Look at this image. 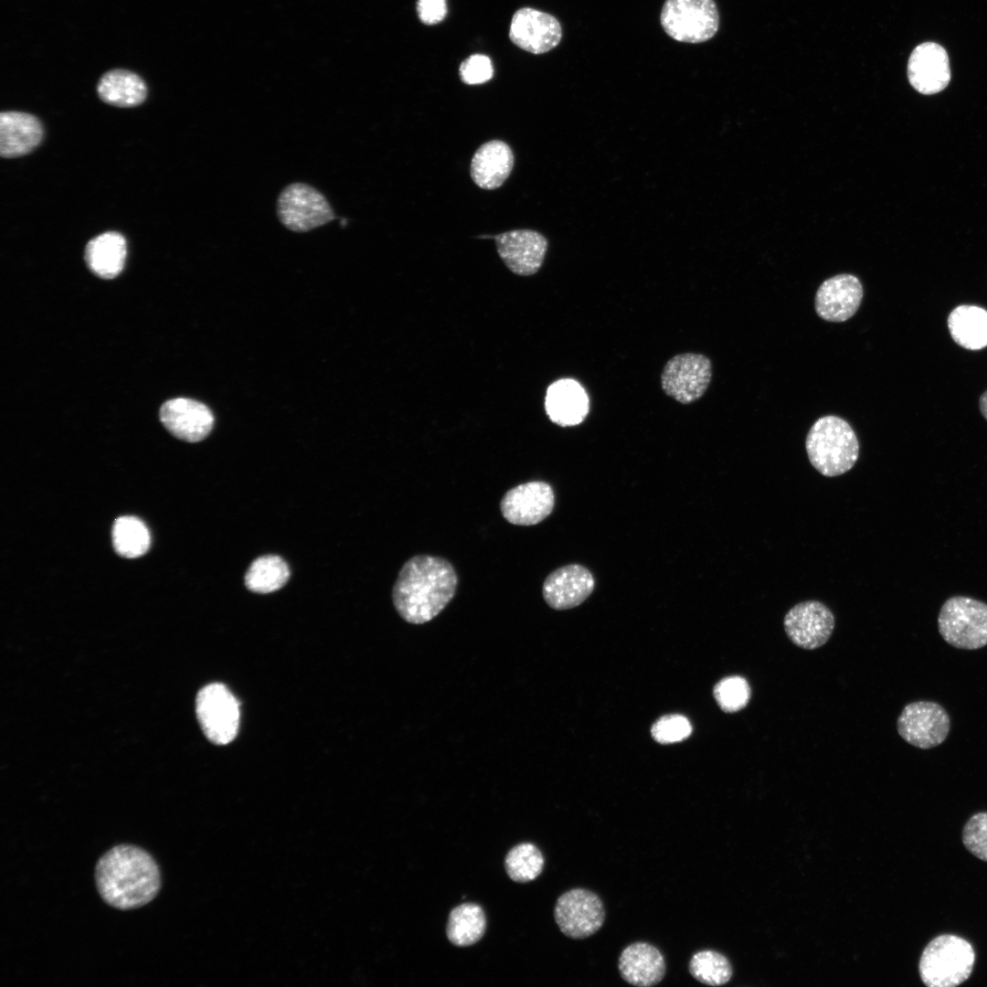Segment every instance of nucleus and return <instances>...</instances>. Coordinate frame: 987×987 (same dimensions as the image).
<instances>
[{
    "label": "nucleus",
    "instance_id": "1",
    "mask_svg": "<svg viewBox=\"0 0 987 987\" xmlns=\"http://www.w3.org/2000/svg\"><path fill=\"white\" fill-rule=\"evenodd\" d=\"M458 576L450 561L417 555L400 568L392 589L394 607L409 623L422 624L434 619L455 595Z\"/></svg>",
    "mask_w": 987,
    "mask_h": 987
},
{
    "label": "nucleus",
    "instance_id": "2",
    "mask_svg": "<svg viewBox=\"0 0 987 987\" xmlns=\"http://www.w3.org/2000/svg\"><path fill=\"white\" fill-rule=\"evenodd\" d=\"M95 882L101 898L121 910L141 907L151 902L161 887L159 867L141 847L120 844L97 862Z\"/></svg>",
    "mask_w": 987,
    "mask_h": 987
},
{
    "label": "nucleus",
    "instance_id": "3",
    "mask_svg": "<svg viewBox=\"0 0 987 987\" xmlns=\"http://www.w3.org/2000/svg\"><path fill=\"white\" fill-rule=\"evenodd\" d=\"M811 464L822 475L834 477L853 468L859 456V441L844 419L827 415L811 427L805 441Z\"/></svg>",
    "mask_w": 987,
    "mask_h": 987
},
{
    "label": "nucleus",
    "instance_id": "4",
    "mask_svg": "<svg viewBox=\"0 0 987 987\" xmlns=\"http://www.w3.org/2000/svg\"><path fill=\"white\" fill-rule=\"evenodd\" d=\"M974 961V949L968 940L957 935L942 934L923 950L919 975L928 987H954L968 980Z\"/></svg>",
    "mask_w": 987,
    "mask_h": 987
},
{
    "label": "nucleus",
    "instance_id": "5",
    "mask_svg": "<svg viewBox=\"0 0 987 987\" xmlns=\"http://www.w3.org/2000/svg\"><path fill=\"white\" fill-rule=\"evenodd\" d=\"M939 631L950 645L976 650L987 645V604L954 596L942 605L938 617Z\"/></svg>",
    "mask_w": 987,
    "mask_h": 987
},
{
    "label": "nucleus",
    "instance_id": "6",
    "mask_svg": "<svg viewBox=\"0 0 987 987\" xmlns=\"http://www.w3.org/2000/svg\"><path fill=\"white\" fill-rule=\"evenodd\" d=\"M276 213L287 229L305 233L335 219V214L325 196L304 182L287 185L277 197Z\"/></svg>",
    "mask_w": 987,
    "mask_h": 987
},
{
    "label": "nucleus",
    "instance_id": "7",
    "mask_svg": "<svg viewBox=\"0 0 987 987\" xmlns=\"http://www.w3.org/2000/svg\"><path fill=\"white\" fill-rule=\"evenodd\" d=\"M660 21L673 39L702 43L717 32L719 15L714 0H666Z\"/></svg>",
    "mask_w": 987,
    "mask_h": 987
},
{
    "label": "nucleus",
    "instance_id": "8",
    "mask_svg": "<svg viewBox=\"0 0 987 987\" xmlns=\"http://www.w3.org/2000/svg\"><path fill=\"white\" fill-rule=\"evenodd\" d=\"M196 712L205 736L214 744L225 745L236 738L239 706L224 685L213 683L204 686L196 695Z\"/></svg>",
    "mask_w": 987,
    "mask_h": 987
},
{
    "label": "nucleus",
    "instance_id": "9",
    "mask_svg": "<svg viewBox=\"0 0 987 987\" xmlns=\"http://www.w3.org/2000/svg\"><path fill=\"white\" fill-rule=\"evenodd\" d=\"M600 897L586 888H573L557 900L554 917L560 931L568 938L582 939L592 936L605 921Z\"/></svg>",
    "mask_w": 987,
    "mask_h": 987
},
{
    "label": "nucleus",
    "instance_id": "10",
    "mask_svg": "<svg viewBox=\"0 0 987 987\" xmlns=\"http://www.w3.org/2000/svg\"><path fill=\"white\" fill-rule=\"evenodd\" d=\"M712 377L708 357L685 353L673 356L663 366L661 385L664 393L682 404L698 400L706 391Z\"/></svg>",
    "mask_w": 987,
    "mask_h": 987
},
{
    "label": "nucleus",
    "instance_id": "11",
    "mask_svg": "<svg viewBox=\"0 0 987 987\" xmlns=\"http://www.w3.org/2000/svg\"><path fill=\"white\" fill-rule=\"evenodd\" d=\"M897 728L908 744L929 749L945 741L950 729V718L939 704L933 701H916L905 706Z\"/></svg>",
    "mask_w": 987,
    "mask_h": 987
},
{
    "label": "nucleus",
    "instance_id": "12",
    "mask_svg": "<svg viewBox=\"0 0 987 987\" xmlns=\"http://www.w3.org/2000/svg\"><path fill=\"white\" fill-rule=\"evenodd\" d=\"M832 610L818 600H806L794 605L785 615L783 627L790 641L804 650L824 645L834 629Z\"/></svg>",
    "mask_w": 987,
    "mask_h": 987
},
{
    "label": "nucleus",
    "instance_id": "13",
    "mask_svg": "<svg viewBox=\"0 0 987 987\" xmlns=\"http://www.w3.org/2000/svg\"><path fill=\"white\" fill-rule=\"evenodd\" d=\"M554 504L552 487L546 482L531 481L509 489L500 502V510L513 525H533L547 517Z\"/></svg>",
    "mask_w": 987,
    "mask_h": 987
},
{
    "label": "nucleus",
    "instance_id": "14",
    "mask_svg": "<svg viewBox=\"0 0 987 987\" xmlns=\"http://www.w3.org/2000/svg\"><path fill=\"white\" fill-rule=\"evenodd\" d=\"M863 297V285L856 276L838 274L825 280L819 286L814 298V308L820 318L841 323L855 314Z\"/></svg>",
    "mask_w": 987,
    "mask_h": 987
},
{
    "label": "nucleus",
    "instance_id": "15",
    "mask_svg": "<svg viewBox=\"0 0 987 987\" xmlns=\"http://www.w3.org/2000/svg\"><path fill=\"white\" fill-rule=\"evenodd\" d=\"M562 28L556 17L530 7L517 10L511 21L509 37L520 48L533 54L546 53L557 46Z\"/></svg>",
    "mask_w": 987,
    "mask_h": 987
},
{
    "label": "nucleus",
    "instance_id": "16",
    "mask_svg": "<svg viewBox=\"0 0 987 987\" xmlns=\"http://www.w3.org/2000/svg\"><path fill=\"white\" fill-rule=\"evenodd\" d=\"M497 252L505 266L515 274L533 275L541 268L547 249V240L530 229H515L494 236Z\"/></svg>",
    "mask_w": 987,
    "mask_h": 987
},
{
    "label": "nucleus",
    "instance_id": "17",
    "mask_svg": "<svg viewBox=\"0 0 987 987\" xmlns=\"http://www.w3.org/2000/svg\"><path fill=\"white\" fill-rule=\"evenodd\" d=\"M907 72L910 85L919 93L940 92L951 78L947 51L935 42L918 45L909 56Z\"/></svg>",
    "mask_w": 987,
    "mask_h": 987
},
{
    "label": "nucleus",
    "instance_id": "18",
    "mask_svg": "<svg viewBox=\"0 0 987 987\" xmlns=\"http://www.w3.org/2000/svg\"><path fill=\"white\" fill-rule=\"evenodd\" d=\"M159 417L172 435L187 442L204 440L214 424V417L208 407L186 398L165 401L160 409Z\"/></svg>",
    "mask_w": 987,
    "mask_h": 987
},
{
    "label": "nucleus",
    "instance_id": "19",
    "mask_svg": "<svg viewBox=\"0 0 987 987\" xmlns=\"http://www.w3.org/2000/svg\"><path fill=\"white\" fill-rule=\"evenodd\" d=\"M594 583L592 574L585 567L568 565L547 577L542 594L552 609L568 610L581 604L591 594Z\"/></svg>",
    "mask_w": 987,
    "mask_h": 987
},
{
    "label": "nucleus",
    "instance_id": "20",
    "mask_svg": "<svg viewBox=\"0 0 987 987\" xmlns=\"http://www.w3.org/2000/svg\"><path fill=\"white\" fill-rule=\"evenodd\" d=\"M618 969L626 982L650 987L663 979L666 966L663 955L654 945L639 941L623 949L619 957Z\"/></svg>",
    "mask_w": 987,
    "mask_h": 987
},
{
    "label": "nucleus",
    "instance_id": "21",
    "mask_svg": "<svg viewBox=\"0 0 987 987\" xmlns=\"http://www.w3.org/2000/svg\"><path fill=\"white\" fill-rule=\"evenodd\" d=\"M545 408L552 422L562 427L575 426L589 413V398L577 381L560 379L547 388Z\"/></svg>",
    "mask_w": 987,
    "mask_h": 987
},
{
    "label": "nucleus",
    "instance_id": "22",
    "mask_svg": "<svg viewBox=\"0 0 987 987\" xmlns=\"http://www.w3.org/2000/svg\"><path fill=\"white\" fill-rule=\"evenodd\" d=\"M43 127L32 114L3 111L0 114V154L13 158L32 152L41 142Z\"/></svg>",
    "mask_w": 987,
    "mask_h": 987
},
{
    "label": "nucleus",
    "instance_id": "23",
    "mask_svg": "<svg viewBox=\"0 0 987 987\" xmlns=\"http://www.w3.org/2000/svg\"><path fill=\"white\" fill-rule=\"evenodd\" d=\"M513 166L514 154L510 146L503 141L492 140L474 153L470 172L479 187L493 190L504 183Z\"/></svg>",
    "mask_w": 987,
    "mask_h": 987
},
{
    "label": "nucleus",
    "instance_id": "24",
    "mask_svg": "<svg viewBox=\"0 0 987 987\" xmlns=\"http://www.w3.org/2000/svg\"><path fill=\"white\" fill-rule=\"evenodd\" d=\"M126 253L124 237L118 232L109 231L93 238L88 242L84 257L88 268L96 276L102 279H112L122 271Z\"/></svg>",
    "mask_w": 987,
    "mask_h": 987
},
{
    "label": "nucleus",
    "instance_id": "25",
    "mask_svg": "<svg viewBox=\"0 0 987 987\" xmlns=\"http://www.w3.org/2000/svg\"><path fill=\"white\" fill-rule=\"evenodd\" d=\"M97 92L101 100L110 105L131 108L144 101L147 87L136 73L126 69H112L100 79Z\"/></svg>",
    "mask_w": 987,
    "mask_h": 987
},
{
    "label": "nucleus",
    "instance_id": "26",
    "mask_svg": "<svg viewBox=\"0 0 987 987\" xmlns=\"http://www.w3.org/2000/svg\"><path fill=\"white\" fill-rule=\"evenodd\" d=\"M950 336L969 350L987 346V310L976 305H960L948 317Z\"/></svg>",
    "mask_w": 987,
    "mask_h": 987
},
{
    "label": "nucleus",
    "instance_id": "27",
    "mask_svg": "<svg viewBox=\"0 0 987 987\" xmlns=\"http://www.w3.org/2000/svg\"><path fill=\"white\" fill-rule=\"evenodd\" d=\"M485 928L486 918L482 907L476 904L465 903L451 911L446 933L453 945L467 947L482 939Z\"/></svg>",
    "mask_w": 987,
    "mask_h": 987
},
{
    "label": "nucleus",
    "instance_id": "28",
    "mask_svg": "<svg viewBox=\"0 0 987 987\" xmlns=\"http://www.w3.org/2000/svg\"><path fill=\"white\" fill-rule=\"evenodd\" d=\"M290 578L287 563L279 556L256 558L245 575L246 587L257 593H270L282 588Z\"/></svg>",
    "mask_w": 987,
    "mask_h": 987
},
{
    "label": "nucleus",
    "instance_id": "29",
    "mask_svg": "<svg viewBox=\"0 0 987 987\" xmlns=\"http://www.w3.org/2000/svg\"><path fill=\"white\" fill-rule=\"evenodd\" d=\"M112 544L115 551L122 557H141L150 546L149 531L137 517L121 516L113 524Z\"/></svg>",
    "mask_w": 987,
    "mask_h": 987
},
{
    "label": "nucleus",
    "instance_id": "30",
    "mask_svg": "<svg viewBox=\"0 0 987 987\" xmlns=\"http://www.w3.org/2000/svg\"><path fill=\"white\" fill-rule=\"evenodd\" d=\"M688 970L696 981L711 986L723 985L732 976L731 964L727 957L712 950L695 953L690 959Z\"/></svg>",
    "mask_w": 987,
    "mask_h": 987
},
{
    "label": "nucleus",
    "instance_id": "31",
    "mask_svg": "<svg viewBox=\"0 0 987 987\" xmlns=\"http://www.w3.org/2000/svg\"><path fill=\"white\" fill-rule=\"evenodd\" d=\"M543 866L542 853L530 843H523L513 847L504 860L508 876L518 883H526L536 879L541 874Z\"/></svg>",
    "mask_w": 987,
    "mask_h": 987
},
{
    "label": "nucleus",
    "instance_id": "32",
    "mask_svg": "<svg viewBox=\"0 0 987 987\" xmlns=\"http://www.w3.org/2000/svg\"><path fill=\"white\" fill-rule=\"evenodd\" d=\"M713 695L722 711L735 713L747 706L751 689L744 677L731 675L721 679L715 685Z\"/></svg>",
    "mask_w": 987,
    "mask_h": 987
},
{
    "label": "nucleus",
    "instance_id": "33",
    "mask_svg": "<svg viewBox=\"0 0 987 987\" xmlns=\"http://www.w3.org/2000/svg\"><path fill=\"white\" fill-rule=\"evenodd\" d=\"M962 843L977 858L987 862V812L973 814L962 830Z\"/></svg>",
    "mask_w": 987,
    "mask_h": 987
},
{
    "label": "nucleus",
    "instance_id": "34",
    "mask_svg": "<svg viewBox=\"0 0 987 987\" xmlns=\"http://www.w3.org/2000/svg\"><path fill=\"white\" fill-rule=\"evenodd\" d=\"M692 732L689 720L681 715H668L659 718L652 727L654 740L661 744H672L687 738Z\"/></svg>",
    "mask_w": 987,
    "mask_h": 987
},
{
    "label": "nucleus",
    "instance_id": "35",
    "mask_svg": "<svg viewBox=\"0 0 987 987\" xmlns=\"http://www.w3.org/2000/svg\"><path fill=\"white\" fill-rule=\"evenodd\" d=\"M494 75L491 59L484 55L475 54L466 58L460 66V77L468 85H477L490 80Z\"/></svg>",
    "mask_w": 987,
    "mask_h": 987
},
{
    "label": "nucleus",
    "instance_id": "36",
    "mask_svg": "<svg viewBox=\"0 0 987 987\" xmlns=\"http://www.w3.org/2000/svg\"><path fill=\"white\" fill-rule=\"evenodd\" d=\"M417 10L422 23L433 25L440 22L446 16V0H419Z\"/></svg>",
    "mask_w": 987,
    "mask_h": 987
},
{
    "label": "nucleus",
    "instance_id": "37",
    "mask_svg": "<svg viewBox=\"0 0 987 987\" xmlns=\"http://www.w3.org/2000/svg\"><path fill=\"white\" fill-rule=\"evenodd\" d=\"M979 405L982 416L987 420V390L981 396Z\"/></svg>",
    "mask_w": 987,
    "mask_h": 987
}]
</instances>
